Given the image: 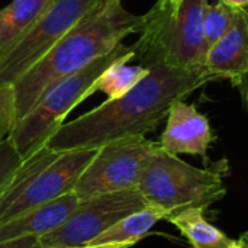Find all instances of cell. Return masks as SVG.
Returning <instances> with one entry per match:
<instances>
[{"instance_id": "6da1fadb", "label": "cell", "mask_w": 248, "mask_h": 248, "mask_svg": "<svg viewBox=\"0 0 248 248\" xmlns=\"http://www.w3.org/2000/svg\"><path fill=\"white\" fill-rule=\"evenodd\" d=\"M144 65L150 71L132 90L62 124L45 145L52 151L65 153L97 150L119 140L145 137L167 119L173 103L217 80L206 70L186 71L161 60Z\"/></svg>"}, {"instance_id": "7a4b0ae2", "label": "cell", "mask_w": 248, "mask_h": 248, "mask_svg": "<svg viewBox=\"0 0 248 248\" xmlns=\"http://www.w3.org/2000/svg\"><path fill=\"white\" fill-rule=\"evenodd\" d=\"M144 25L145 15H132L122 3L97 1L64 38L13 83L15 121H20L49 86L109 54L124 38L140 33Z\"/></svg>"}, {"instance_id": "3957f363", "label": "cell", "mask_w": 248, "mask_h": 248, "mask_svg": "<svg viewBox=\"0 0 248 248\" xmlns=\"http://www.w3.org/2000/svg\"><path fill=\"white\" fill-rule=\"evenodd\" d=\"M135 55L137 51L134 44H119L109 54L49 86L35 106L15 124L7 137L22 160L29 158L39 148L45 147L48 140L64 124L65 116L76 106L96 93L94 84L99 76L110 64L125 57H132L135 60Z\"/></svg>"}, {"instance_id": "277c9868", "label": "cell", "mask_w": 248, "mask_h": 248, "mask_svg": "<svg viewBox=\"0 0 248 248\" xmlns=\"http://www.w3.org/2000/svg\"><path fill=\"white\" fill-rule=\"evenodd\" d=\"M97 151L99 148L57 153L45 145L23 160L0 195V224L73 192Z\"/></svg>"}, {"instance_id": "5b68a950", "label": "cell", "mask_w": 248, "mask_h": 248, "mask_svg": "<svg viewBox=\"0 0 248 248\" xmlns=\"http://www.w3.org/2000/svg\"><path fill=\"white\" fill-rule=\"evenodd\" d=\"M137 187L148 205L166 212V219L190 208L205 209L227 193L218 170L193 167L161 148L144 167Z\"/></svg>"}, {"instance_id": "8992f818", "label": "cell", "mask_w": 248, "mask_h": 248, "mask_svg": "<svg viewBox=\"0 0 248 248\" xmlns=\"http://www.w3.org/2000/svg\"><path fill=\"white\" fill-rule=\"evenodd\" d=\"M206 6L208 0H183L173 17H158L148 12L140 38L134 44L140 64L161 60L186 71L205 70Z\"/></svg>"}, {"instance_id": "52a82bcc", "label": "cell", "mask_w": 248, "mask_h": 248, "mask_svg": "<svg viewBox=\"0 0 248 248\" xmlns=\"http://www.w3.org/2000/svg\"><path fill=\"white\" fill-rule=\"evenodd\" d=\"M160 148V142L145 137L110 142L99 148L73 192L81 202L99 195L137 187L144 167Z\"/></svg>"}, {"instance_id": "ba28073f", "label": "cell", "mask_w": 248, "mask_h": 248, "mask_svg": "<svg viewBox=\"0 0 248 248\" xmlns=\"http://www.w3.org/2000/svg\"><path fill=\"white\" fill-rule=\"evenodd\" d=\"M148 206L138 187L81 201L54 231L39 237L41 248H80L97 238L122 218Z\"/></svg>"}, {"instance_id": "9c48e42d", "label": "cell", "mask_w": 248, "mask_h": 248, "mask_svg": "<svg viewBox=\"0 0 248 248\" xmlns=\"http://www.w3.org/2000/svg\"><path fill=\"white\" fill-rule=\"evenodd\" d=\"M99 0H52L29 32L0 55V87L13 84L64 38Z\"/></svg>"}, {"instance_id": "30bf717a", "label": "cell", "mask_w": 248, "mask_h": 248, "mask_svg": "<svg viewBox=\"0 0 248 248\" xmlns=\"http://www.w3.org/2000/svg\"><path fill=\"white\" fill-rule=\"evenodd\" d=\"M214 141L211 125L195 105L179 100L170 108L160 147L169 154L206 155Z\"/></svg>"}, {"instance_id": "8fae6325", "label": "cell", "mask_w": 248, "mask_h": 248, "mask_svg": "<svg viewBox=\"0 0 248 248\" xmlns=\"http://www.w3.org/2000/svg\"><path fill=\"white\" fill-rule=\"evenodd\" d=\"M205 70L217 80L238 86L248 70V9H235L231 29L212 45L205 57Z\"/></svg>"}, {"instance_id": "7c38bea8", "label": "cell", "mask_w": 248, "mask_h": 248, "mask_svg": "<svg viewBox=\"0 0 248 248\" xmlns=\"http://www.w3.org/2000/svg\"><path fill=\"white\" fill-rule=\"evenodd\" d=\"M80 199L74 192L10 218L0 224V243L20 240L26 237H42L58 228L64 219L78 206Z\"/></svg>"}, {"instance_id": "4fadbf2b", "label": "cell", "mask_w": 248, "mask_h": 248, "mask_svg": "<svg viewBox=\"0 0 248 248\" xmlns=\"http://www.w3.org/2000/svg\"><path fill=\"white\" fill-rule=\"evenodd\" d=\"M52 0H12L0 9V55L13 48L44 15Z\"/></svg>"}, {"instance_id": "5bb4252c", "label": "cell", "mask_w": 248, "mask_h": 248, "mask_svg": "<svg viewBox=\"0 0 248 248\" xmlns=\"http://www.w3.org/2000/svg\"><path fill=\"white\" fill-rule=\"evenodd\" d=\"M161 219H166V212L155 206H145L106 230L97 238L90 241L86 247H99V246H121L129 248L135 243L142 240L148 231Z\"/></svg>"}, {"instance_id": "9a60e30c", "label": "cell", "mask_w": 248, "mask_h": 248, "mask_svg": "<svg viewBox=\"0 0 248 248\" xmlns=\"http://www.w3.org/2000/svg\"><path fill=\"white\" fill-rule=\"evenodd\" d=\"M202 208H190L167 218L193 248H234L237 240L227 237L221 230L208 222Z\"/></svg>"}, {"instance_id": "2e32d148", "label": "cell", "mask_w": 248, "mask_h": 248, "mask_svg": "<svg viewBox=\"0 0 248 248\" xmlns=\"http://www.w3.org/2000/svg\"><path fill=\"white\" fill-rule=\"evenodd\" d=\"M132 57H125L110 64L97 78L94 92H102L108 99H118L132 90L150 71L142 64H129Z\"/></svg>"}, {"instance_id": "e0dca14e", "label": "cell", "mask_w": 248, "mask_h": 248, "mask_svg": "<svg viewBox=\"0 0 248 248\" xmlns=\"http://www.w3.org/2000/svg\"><path fill=\"white\" fill-rule=\"evenodd\" d=\"M234 19L235 9H231L221 1H218L217 4L208 3L203 19V36L206 49L215 45L231 29Z\"/></svg>"}, {"instance_id": "ac0fdd59", "label": "cell", "mask_w": 248, "mask_h": 248, "mask_svg": "<svg viewBox=\"0 0 248 248\" xmlns=\"http://www.w3.org/2000/svg\"><path fill=\"white\" fill-rule=\"evenodd\" d=\"M22 157L9 138L0 142V195L10 185L15 173L22 166Z\"/></svg>"}, {"instance_id": "d6986e66", "label": "cell", "mask_w": 248, "mask_h": 248, "mask_svg": "<svg viewBox=\"0 0 248 248\" xmlns=\"http://www.w3.org/2000/svg\"><path fill=\"white\" fill-rule=\"evenodd\" d=\"M15 122V90L9 84L0 87V142L9 137Z\"/></svg>"}, {"instance_id": "ffe728a7", "label": "cell", "mask_w": 248, "mask_h": 248, "mask_svg": "<svg viewBox=\"0 0 248 248\" xmlns=\"http://www.w3.org/2000/svg\"><path fill=\"white\" fill-rule=\"evenodd\" d=\"M183 0H157V3L150 10L151 15L158 17H173Z\"/></svg>"}, {"instance_id": "44dd1931", "label": "cell", "mask_w": 248, "mask_h": 248, "mask_svg": "<svg viewBox=\"0 0 248 248\" xmlns=\"http://www.w3.org/2000/svg\"><path fill=\"white\" fill-rule=\"evenodd\" d=\"M0 248H41L38 237H26L20 240L0 243Z\"/></svg>"}, {"instance_id": "7402d4cb", "label": "cell", "mask_w": 248, "mask_h": 248, "mask_svg": "<svg viewBox=\"0 0 248 248\" xmlns=\"http://www.w3.org/2000/svg\"><path fill=\"white\" fill-rule=\"evenodd\" d=\"M237 87H238V90H240V93H241L243 102H244V105H246L248 112V70L247 73L244 74V77L241 78V81H240V84H238Z\"/></svg>"}, {"instance_id": "603a6c76", "label": "cell", "mask_w": 248, "mask_h": 248, "mask_svg": "<svg viewBox=\"0 0 248 248\" xmlns=\"http://www.w3.org/2000/svg\"><path fill=\"white\" fill-rule=\"evenodd\" d=\"M221 3H224L225 6L231 7V9H244L248 7V0H219Z\"/></svg>"}, {"instance_id": "cb8c5ba5", "label": "cell", "mask_w": 248, "mask_h": 248, "mask_svg": "<svg viewBox=\"0 0 248 248\" xmlns=\"http://www.w3.org/2000/svg\"><path fill=\"white\" fill-rule=\"evenodd\" d=\"M234 248H248V232L243 234V235L237 240L235 247Z\"/></svg>"}, {"instance_id": "d4e9b609", "label": "cell", "mask_w": 248, "mask_h": 248, "mask_svg": "<svg viewBox=\"0 0 248 248\" xmlns=\"http://www.w3.org/2000/svg\"><path fill=\"white\" fill-rule=\"evenodd\" d=\"M122 0H99V3H102V4H118Z\"/></svg>"}, {"instance_id": "484cf974", "label": "cell", "mask_w": 248, "mask_h": 248, "mask_svg": "<svg viewBox=\"0 0 248 248\" xmlns=\"http://www.w3.org/2000/svg\"><path fill=\"white\" fill-rule=\"evenodd\" d=\"M80 248H125L121 246H99V247H80Z\"/></svg>"}]
</instances>
